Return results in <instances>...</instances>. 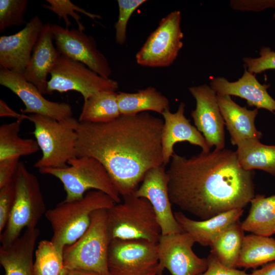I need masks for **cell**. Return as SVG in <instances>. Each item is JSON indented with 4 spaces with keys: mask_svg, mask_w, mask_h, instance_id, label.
<instances>
[{
    "mask_svg": "<svg viewBox=\"0 0 275 275\" xmlns=\"http://www.w3.org/2000/svg\"><path fill=\"white\" fill-rule=\"evenodd\" d=\"M163 123L162 119L147 112L121 115L105 123L79 121L76 156L98 160L120 195L132 194L148 171L164 165L161 146Z\"/></svg>",
    "mask_w": 275,
    "mask_h": 275,
    "instance_id": "obj_1",
    "label": "cell"
},
{
    "mask_svg": "<svg viewBox=\"0 0 275 275\" xmlns=\"http://www.w3.org/2000/svg\"><path fill=\"white\" fill-rule=\"evenodd\" d=\"M166 174L172 204L202 220L243 209L255 196L254 171L243 169L230 149L188 158L174 153Z\"/></svg>",
    "mask_w": 275,
    "mask_h": 275,
    "instance_id": "obj_2",
    "label": "cell"
},
{
    "mask_svg": "<svg viewBox=\"0 0 275 275\" xmlns=\"http://www.w3.org/2000/svg\"><path fill=\"white\" fill-rule=\"evenodd\" d=\"M116 204L108 195L96 190L87 192L81 199L59 203L44 215L52 230L50 240L63 253L66 246L75 242L88 229L94 211L108 209Z\"/></svg>",
    "mask_w": 275,
    "mask_h": 275,
    "instance_id": "obj_3",
    "label": "cell"
},
{
    "mask_svg": "<svg viewBox=\"0 0 275 275\" xmlns=\"http://www.w3.org/2000/svg\"><path fill=\"white\" fill-rule=\"evenodd\" d=\"M14 205L7 223L0 234L1 247H9L21 235L24 228L36 226L46 211L43 196L37 177L20 162L13 178Z\"/></svg>",
    "mask_w": 275,
    "mask_h": 275,
    "instance_id": "obj_4",
    "label": "cell"
},
{
    "mask_svg": "<svg viewBox=\"0 0 275 275\" xmlns=\"http://www.w3.org/2000/svg\"><path fill=\"white\" fill-rule=\"evenodd\" d=\"M28 120L34 124L32 133L42 152L41 157L35 162L34 167L39 170L67 167L68 161L76 157L78 120L72 117L58 121L36 114L29 115Z\"/></svg>",
    "mask_w": 275,
    "mask_h": 275,
    "instance_id": "obj_5",
    "label": "cell"
},
{
    "mask_svg": "<svg viewBox=\"0 0 275 275\" xmlns=\"http://www.w3.org/2000/svg\"><path fill=\"white\" fill-rule=\"evenodd\" d=\"M107 209V225L111 240L144 239L158 243L161 236L155 211L146 198L133 194Z\"/></svg>",
    "mask_w": 275,
    "mask_h": 275,
    "instance_id": "obj_6",
    "label": "cell"
},
{
    "mask_svg": "<svg viewBox=\"0 0 275 275\" xmlns=\"http://www.w3.org/2000/svg\"><path fill=\"white\" fill-rule=\"evenodd\" d=\"M107 209L95 210L91 223L84 234L63 252L64 268L82 269L100 275H111L107 266L110 242L107 225Z\"/></svg>",
    "mask_w": 275,
    "mask_h": 275,
    "instance_id": "obj_7",
    "label": "cell"
},
{
    "mask_svg": "<svg viewBox=\"0 0 275 275\" xmlns=\"http://www.w3.org/2000/svg\"><path fill=\"white\" fill-rule=\"evenodd\" d=\"M62 168L39 169L42 174L50 175L62 182L66 193L65 201L82 199L91 189L99 190L111 197L116 203L121 202L120 195L104 167L97 159L89 157H75Z\"/></svg>",
    "mask_w": 275,
    "mask_h": 275,
    "instance_id": "obj_8",
    "label": "cell"
},
{
    "mask_svg": "<svg viewBox=\"0 0 275 275\" xmlns=\"http://www.w3.org/2000/svg\"><path fill=\"white\" fill-rule=\"evenodd\" d=\"M50 75L47 94L75 91L82 95L84 101L101 92H116L119 88L117 81L103 77L82 63L61 54Z\"/></svg>",
    "mask_w": 275,
    "mask_h": 275,
    "instance_id": "obj_9",
    "label": "cell"
},
{
    "mask_svg": "<svg viewBox=\"0 0 275 275\" xmlns=\"http://www.w3.org/2000/svg\"><path fill=\"white\" fill-rule=\"evenodd\" d=\"M158 243L144 239H112L107 266L111 275H157Z\"/></svg>",
    "mask_w": 275,
    "mask_h": 275,
    "instance_id": "obj_10",
    "label": "cell"
},
{
    "mask_svg": "<svg viewBox=\"0 0 275 275\" xmlns=\"http://www.w3.org/2000/svg\"><path fill=\"white\" fill-rule=\"evenodd\" d=\"M181 13L174 11L162 18L137 52L139 65L148 67H167L177 58L183 47Z\"/></svg>",
    "mask_w": 275,
    "mask_h": 275,
    "instance_id": "obj_11",
    "label": "cell"
},
{
    "mask_svg": "<svg viewBox=\"0 0 275 275\" xmlns=\"http://www.w3.org/2000/svg\"><path fill=\"white\" fill-rule=\"evenodd\" d=\"M193 237L182 232L161 235L158 242L157 275L166 268L172 275H201L207 269V258L199 257L193 251Z\"/></svg>",
    "mask_w": 275,
    "mask_h": 275,
    "instance_id": "obj_12",
    "label": "cell"
},
{
    "mask_svg": "<svg viewBox=\"0 0 275 275\" xmlns=\"http://www.w3.org/2000/svg\"><path fill=\"white\" fill-rule=\"evenodd\" d=\"M56 48L61 55L79 61L100 76L109 78L112 69L94 38L78 29L51 24Z\"/></svg>",
    "mask_w": 275,
    "mask_h": 275,
    "instance_id": "obj_13",
    "label": "cell"
},
{
    "mask_svg": "<svg viewBox=\"0 0 275 275\" xmlns=\"http://www.w3.org/2000/svg\"><path fill=\"white\" fill-rule=\"evenodd\" d=\"M0 84L13 92L23 102L22 114L40 115L62 121L72 117L71 106L45 99L37 88L28 81L23 74L1 68Z\"/></svg>",
    "mask_w": 275,
    "mask_h": 275,
    "instance_id": "obj_14",
    "label": "cell"
},
{
    "mask_svg": "<svg viewBox=\"0 0 275 275\" xmlns=\"http://www.w3.org/2000/svg\"><path fill=\"white\" fill-rule=\"evenodd\" d=\"M196 101L191 112L195 125L202 132L211 148L222 149L225 147V123L217 102L216 93L206 84L189 88Z\"/></svg>",
    "mask_w": 275,
    "mask_h": 275,
    "instance_id": "obj_15",
    "label": "cell"
},
{
    "mask_svg": "<svg viewBox=\"0 0 275 275\" xmlns=\"http://www.w3.org/2000/svg\"><path fill=\"white\" fill-rule=\"evenodd\" d=\"M133 194L149 201L155 211L161 235L183 232L172 209L164 165L148 171L141 185Z\"/></svg>",
    "mask_w": 275,
    "mask_h": 275,
    "instance_id": "obj_16",
    "label": "cell"
},
{
    "mask_svg": "<svg viewBox=\"0 0 275 275\" xmlns=\"http://www.w3.org/2000/svg\"><path fill=\"white\" fill-rule=\"evenodd\" d=\"M44 24L36 15L18 32L0 37V67L23 74Z\"/></svg>",
    "mask_w": 275,
    "mask_h": 275,
    "instance_id": "obj_17",
    "label": "cell"
},
{
    "mask_svg": "<svg viewBox=\"0 0 275 275\" xmlns=\"http://www.w3.org/2000/svg\"><path fill=\"white\" fill-rule=\"evenodd\" d=\"M185 104L181 102L176 112L165 109L161 114L163 126L161 135L163 162L166 166L170 161L174 152V145L178 142H188L200 147L203 152H209L208 146L203 134L184 116Z\"/></svg>",
    "mask_w": 275,
    "mask_h": 275,
    "instance_id": "obj_18",
    "label": "cell"
},
{
    "mask_svg": "<svg viewBox=\"0 0 275 275\" xmlns=\"http://www.w3.org/2000/svg\"><path fill=\"white\" fill-rule=\"evenodd\" d=\"M269 86L260 84L255 75L245 68L242 76L237 81L230 82L221 77L210 80V87L217 95L239 97L245 99L250 106L265 109L274 113L275 100L267 91Z\"/></svg>",
    "mask_w": 275,
    "mask_h": 275,
    "instance_id": "obj_19",
    "label": "cell"
},
{
    "mask_svg": "<svg viewBox=\"0 0 275 275\" xmlns=\"http://www.w3.org/2000/svg\"><path fill=\"white\" fill-rule=\"evenodd\" d=\"M53 40L51 24L45 23L23 74L42 94H47V76L61 56Z\"/></svg>",
    "mask_w": 275,
    "mask_h": 275,
    "instance_id": "obj_20",
    "label": "cell"
},
{
    "mask_svg": "<svg viewBox=\"0 0 275 275\" xmlns=\"http://www.w3.org/2000/svg\"><path fill=\"white\" fill-rule=\"evenodd\" d=\"M219 108L227 129L230 135L231 143L236 145L246 140H260L262 133L255 126V120L258 109L249 110L235 103L229 95L216 94Z\"/></svg>",
    "mask_w": 275,
    "mask_h": 275,
    "instance_id": "obj_21",
    "label": "cell"
},
{
    "mask_svg": "<svg viewBox=\"0 0 275 275\" xmlns=\"http://www.w3.org/2000/svg\"><path fill=\"white\" fill-rule=\"evenodd\" d=\"M40 235L37 227L26 229L9 247L0 248V264L4 275H35L34 254Z\"/></svg>",
    "mask_w": 275,
    "mask_h": 275,
    "instance_id": "obj_22",
    "label": "cell"
},
{
    "mask_svg": "<svg viewBox=\"0 0 275 275\" xmlns=\"http://www.w3.org/2000/svg\"><path fill=\"white\" fill-rule=\"evenodd\" d=\"M243 211V209H234L202 221L191 219L179 211L174 214L183 231L190 234L196 242L210 246L222 232L239 222Z\"/></svg>",
    "mask_w": 275,
    "mask_h": 275,
    "instance_id": "obj_23",
    "label": "cell"
},
{
    "mask_svg": "<svg viewBox=\"0 0 275 275\" xmlns=\"http://www.w3.org/2000/svg\"><path fill=\"white\" fill-rule=\"evenodd\" d=\"M117 101L120 113L123 115H135L147 111L161 114L170 108L169 99L151 87L135 93L119 92Z\"/></svg>",
    "mask_w": 275,
    "mask_h": 275,
    "instance_id": "obj_24",
    "label": "cell"
},
{
    "mask_svg": "<svg viewBox=\"0 0 275 275\" xmlns=\"http://www.w3.org/2000/svg\"><path fill=\"white\" fill-rule=\"evenodd\" d=\"M250 203L249 213L241 224L243 230L268 237L275 234V195H257Z\"/></svg>",
    "mask_w": 275,
    "mask_h": 275,
    "instance_id": "obj_25",
    "label": "cell"
},
{
    "mask_svg": "<svg viewBox=\"0 0 275 275\" xmlns=\"http://www.w3.org/2000/svg\"><path fill=\"white\" fill-rule=\"evenodd\" d=\"M236 151L240 166L247 171L260 170L275 177V145H267L259 140L243 141Z\"/></svg>",
    "mask_w": 275,
    "mask_h": 275,
    "instance_id": "obj_26",
    "label": "cell"
},
{
    "mask_svg": "<svg viewBox=\"0 0 275 275\" xmlns=\"http://www.w3.org/2000/svg\"><path fill=\"white\" fill-rule=\"evenodd\" d=\"M275 261V239L254 234L244 236L236 267L256 268Z\"/></svg>",
    "mask_w": 275,
    "mask_h": 275,
    "instance_id": "obj_27",
    "label": "cell"
},
{
    "mask_svg": "<svg viewBox=\"0 0 275 275\" xmlns=\"http://www.w3.org/2000/svg\"><path fill=\"white\" fill-rule=\"evenodd\" d=\"M117 95L116 92L103 91L92 95L84 101L78 120L105 123L116 119L121 115Z\"/></svg>",
    "mask_w": 275,
    "mask_h": 275,
    "instance_id": "obj_28",
    "label": "cell"
},
{
    "mask_svg": "<svg viewBox=\"0 0 275 275\" xmlns=\"http://www.w3.org/2000/svg\"><path fill=\"white\" fill-rule=\"evenodd\" d=\"M21 121L5 123L0 126V161L29 155L40 149L36 141L19 136Z\"/></svg>",
    "mask_w": 275,
    "mask_h": 275,
    "instance_id": "obj_29",
    "label": "cell"
},
{
    "mask_svg": "<svg viewBox=\"0 0 275 275\" xmlns=\"http://www.w3.org/2000/svg\"><path fill=\"white\" fill-rule=\"evenodd\" d=\"M244 236L241 224L236 222L218 236L210 246V253L225 266L236 268Z\"/></svg>",
    "mask_w": 275,
    "mask_h": 275,
    "instance_id": "obj_30",
    "label": "cell"
},
{
    "mask_svg": "<svg viewBox=\"0 0 275 275\" xmlns=\"http://www.w3.org/2000/svg\"><path fill=\"white\" fill-rule=\"evenodd\" d=\"M34 255L35 275H60L65 269L63 253L51 240L40 241Z\"/></svg>",
    "mask_w": 275,
    "mask_h": 275,
    "instance_id": "obj_31",
    "label": "cell"
},
{
    "mask_svg": "<svg viewBox=\"0 0 275 275\" xmlns=\"http://www.w3.org/2000/svg\"><path fill=\"white\" fill-rule=\"evenodd\" d=\"M46 2L49 5L44 4L43 7L55 13L60 20L63 19L66 28L68 29L71 25L68 18V16H70L76 21L79 30L83 32L85 30L84 25L80 22L81 17L77 12L82 13L94 20L96 19H101L99 15L90 13L75 5L69 0H47Z\"/></svg>",
    "mask_w": 275,
    "mask_h": 275,
    "instance_id": "obj_32",
    "label": "cell"
},
{
    "mask_svg": "<svg viewBox=\"0 0 275 275\" xmlns=\"http://www.w3.org/2000/svg\"><path fill=\"white\" fill-rule=\"evenodd\" d=\"M28 4V0H1L0 32L24 24Z\"/></svg>",
    "mask_w": 275,
    "mask_h": 275,
    "instance_id": "obj_33",
    "label": "cell"
},
{
    "mask_svg": "<svg viewBox=\"0 0 275 275\" xmlns=\"http://www.w3.org/2000/svg\"><path fill=\"white\" fill-rule=\"evenodd\" d=\"M119 16L114 28L117 43L123 45L126 40V29L128 21L134 12L146 3L145 0H118Z\"/></svg>",
    "mask_w": 275,
    "mask_h": 275,
    "instance_id": "obj_34",
    "label": "cell"
},
{
    "mask_svg": "<svg viewBox=\"0 0 275 275\" xmlns=\"http://www.w3.org/2000/svg\"><path fill=\"white\" fill-rule=\"evenodd\" d=\"M260 55L257 58H243L245 66L249 72L258 74L267 70L275 69V51L269 47H262Z\"/></svg>",
    "mask_w": 275,
    "mask_h": 275,
    "instance_id": "obj_35",
    "label": "cell"
},
{
    "mask_svg": "<svg viewBox=\"0 0 275 275\" xmlns=\"http://www.w3.org/2000/svg\"><path fill=\"white\" fill-rule=\"evenodd\" d=\"M15 200L13 180L9 184L0 188V234L8 222Z\"/></svg>",
    "mask_w": 275,
    "mask_h": 275,
    "instance_id": "obj_36",
    "label": "cell"
},
{
    "mask_svg": "<svg viewBox=\"0 0 275 275\" xmlns=\"http://www.w3.org/2000/svg\"><path fill=\"white\" fill-rule=\"evenodd\" d=\"M208 267L201 275H250L244 271L227 267L212 253L207 258Z\"/></svg>",
    "mask_w": 275,
    "mask_h": 275,
    "instance_id": "obj_37",
    "label": "cell"
},
{
    "mask_svg": "<svg viewBox=\"0 0 275 275\" xmlns=\"http://www.w3.org/2000/svg\"><path fill=\"white\" fill-rule=\"evenodd\" d=\"M20 158L16 157L0 161V188L13 181L20 163Z\"/></svg>",
    "mask_w": 275,
    "mask_h": 275,
    "instance_id": "obj_38",
    "label": "cell"
},
{
    "mask_svg": "<svg viewBox=\"0 0 275 275\" xmlns=\"http://www.w3.org/2000/svg\"><path fill=\"white\" fill-rule=\"evenodd\" d=\"M231 7L237 10H262L269 7L275 8V1H232Z\"/></svg>",
    "mask_w": 275,
    "mask_h": 275,
    "instance_id": "obj_39",
    "label": "cell"
},
{
    "mask_svg": "<svg viewBox=\"0 0 275 275\" xmlns=\"http://www.w3.org/2000/svg\"><path fill=\"white\" fill-rule=\"evenodd\" d=\"M0 117L15 118L17 120L21 122L25 119H28V116L23 114H19L14 111L2 99L0 100Z\"/></svg>",
    "mask_w": 275,
    "mask_h": 275,
    "instance_id": "obj_40",
    "label": "cell"
},
{
    "mask_svg": "<svg viewBox=\"0 0 275 275\" xmlns=\"http://www.w3.org/2000/svg\"><path fill=\"white\" fill-rule=\"evenodd\" d=\"M250 275H275V261L266 264L260 269L254 270Z\"/></svg>",
    "mask_w": 275,
    "mask_h": 275,
    "instance_id": "obj_41",
    "label": "cell"
},
{
    "mask_svg": "<svg viewBox=\"0 0 275 275\" xmlns=\"http://www.w3.org/2000/svg\"><path fill=\"white\" fill-rule=\"evenodd\" d=\"M66 275H100L96 272L82 269L66 270Z\"/></svg>",
    "mask_w": 275,
    "mask_h": 275,
    "instance_id": "obj_42",
    "label": "cell"
},
{
    "mask_svg": "<svg viewBox=\"0 0 275 275\" xmlns=\"http://www.w3.org/2000/svg\"><path fill=\"white\" fill-rule=\"evenodd\" d=\"M60 275H66V269H64Z\"/></svg>",
    "mask_w": 275,
    "mask_h": 275,
    "instance_id": "obj_43",
    "label": "cell"
},
{
    "mask_svg": "<svg viewBox=\"0 0 275 275\" xmlns=\"http://www.w3.org/2000/svg\"><path fill=\"white\" fill-rule=\"evenodd\" d=\"M273 18H275V14L273 15Z\"/></svg>",
    "mask_w": 275,
    "mask_h": 275,
    "instance_id": "obj_44",
    "label": "cell"
}]
</instances>
